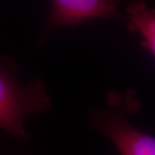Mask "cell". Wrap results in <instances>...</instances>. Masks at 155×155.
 I'll list each match as a JSON object with an SVG mask.
<instances>
[{
  "label": "cell",
  "instance_id": "1",
  "mask_svg": "<svg viewBox=\"0 0 155 155\" xmlns=\"http://www.w3.org/2000/svg\"><path fill=\"white\" fill-rule=\"evenodd\" d=\"M21 67L9 55L0 57V127L14 138H29L25 122L51 110L53 100L41 78L19 79Z\"/></svg>",
  "mask_w": 155,
  "mask_h": 155
},
{
  "label": "cell",
  "instance_id": "2",
  "mask_svg": "<svg viewBox=\"0 0 155 155\" xmlns=\"http://www.w3.org/2000/svg\"><path fill=\"white\" fill-rule=\"evenodd\" d=\"M141 109L142 102L134 89L110 90L104 105L89 110V125L109 139L120 155H155L154 137L130 121Z\"/></svg>",
  "mask_w": 155,
  "mask_h": 155
},
{
  "label": "cell",
  "instance_id": "3",
  "mask_svg": "<svg viewBox=\"0 0 155 155\" xmlns=\"http://www.w3.org/2000/svg\"><path fill=\"white\" fill-rule=\"evenodd\" d=\"M122 0H51L48 16L40 27L35 44L38 48L47 45L53 32L76 28L92 20H127L120 11Z\"/></svg>",
  "mask_w": 155,
  "mask_h": 155
},
{
  "label": "cell",
  "instance_id": "4",
  "mask_svg": "<svg viewBox=\"0 0 155 155\" xmlns=\"http://www.w3.org/2000/svg\"><path fill=\"white\" fill-rule=\"evenodd\" d=\"M127 28L131 34L140 36V46L151 56L155 57V11L147 0L128 2L126 8Z\"/></svg>",
  "mask_w": 155,
  "mask_h": 155
},
{
  "label": "cell",
  "instance_id": "5",
  "mask_svg": "<svg viewBox=\"0 0 155 155\" xmlns=\"http://www.w3.org/2000/svg\"><path fill=\"white\" fill-rule=\"evenodd\" d=\"M17 155H22V154H17Z\"/></svg>",
  "mask_w": 155,
  "mask_h": 155
}]
</instances>
